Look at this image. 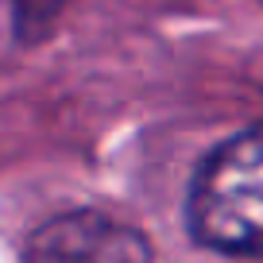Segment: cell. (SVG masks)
<instances>
[{
	"label": "cell",
	"mask_w": 263,
	"mask_h": 263,
	"mask_svg": "<svg viewBox=\"0 0 263 263\" xmlns=\"http://www.w3.org/2000/svg\"><path fill=\"white\" fill-rule=\"evenodd\" d=\"M190 236L221 255H263V128H248L197 166L186 194Z\"/></svg>",
	"instance_id": "1"
},
{
	"label": "cell",
	"mask_w": 263,
	"mask_h": 263,
	"mask_svg": "<svg viewBox=\"0 0 263 263\" xmlns=\"http://www.w3.org/2000/svg\"><path fill=\"white\" fill-rule=\"evenodd\" d=\"M24 263H151V244L124 221L74 209L35 229L24 248Z\"/></svg>",
	"instance_id": "2"
},
{
	"label": "cell",
	"mask_w": 263,
	"mask_h": 263,
	"mask_svg": "<svg viewBox=\"0 0 263 263\" xmlns=\"http://www.w3.org/2000/svg\"><path fill=\"white\" fill-rule=\"evenodd\" d=\"M70 0H12V24H16L20 43H39L43 35L54 27L58 12Z\"/></svg>",
	"instance_id": "3"
}]
</instances>
